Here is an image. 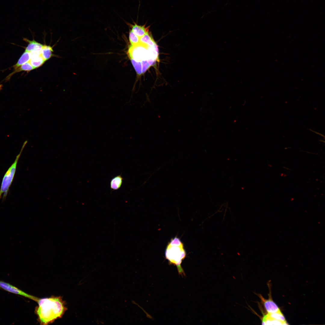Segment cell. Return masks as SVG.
Segmentation results:
<instances>
[{"instance_id": "cell-14", "label": "cell", "mask_w": 325, "mask_h": 325, "mask_svg": "<svg viewBox=\"0 0 325 325\" xmlns=\"http://www.w3.org/2000/svg\"><path fill=\"white\" fill-rule=\"evenodd\" d=\"M45 61L41 54L31 57L29 62L34 69H35L42 66Z\"/></svg>"}, {"instance_id": "cell-9", "label": "cell", "mask_w": 325, "mask_h": 325, "mask_svg": "<svg viewBox=\"0 0 325 325\" xmlns=\"http://www.w3.org/2000/svg\"><path fill=\"white\" fill-rule=\"evenodd\" d=\"M53 47L50 45H43L42 49L41 55L45 61L48 60L53 57L55 56L53 54Z\"/></svg>"}, {"instance_id": "cell-8", "label": "cell", "mask_w": 325, "mask_h": 325, "mask_svg": "<svg viewBox=\"0 0 325 325\" xmlns=\"http://www.w3.org/2000/svg\"><path fill=\"white\" fill-rule=\"evenodd\" d=\"M35 69L31 64L29 62H27L19 67L18 68L14 70V71L9 74L5 78L7 81L9 80L11 76L14 74L21 71H25L28 73Z\"/></svg>"}, {"instance_id": "cell-16", "label": "cell", "mask_w": 325, "mask_h": 325, "mask_svg": "<svg viewBox=\"0 0 325 325\" xmlns=\"http://www.w3.org/2000/svg\"><path fill=\"white\" fill-rule=\"evenodd\" d=\"M267 314L271 318L283 322H286L285 317L281 311L273 313H268Z\"/></svg>"}, {"instance_id": "cell-2", "label": "cell", "mask_w": 325, "mask_h": 325, "mask_svg": "<svg viewBox=\"0 0 325 325\" xmlns=\"http://www.w3.org/2000/svg\"><path fill=\"white\" fill-rule=\"evenodd\" d=\"M165 256L169 265L176 266L179 275L183 277L185 273L181 264L186 256V252L183 243L177 236L172 238L168 243L165 249Z\"/></svg>"}, {"instance_id": "cell-1", "label": "cell", "mask_w": 325, "mask_h": 325, "mask_svg": "<svg viewBox=\"0 0 325 325\" xmlns=\"http://www.w3.org/2000/svg\"><path fill=\"white\" fill-rule=\"evenodd\" d=\"M35 313L40 324L46 325L61 317L67 308L65 302L60 296H52L39 299Z\"/></svg>"}, {"instance_id": "cell-17", "label": "cell", "mask_w": 325, "mask_h": 325, "mask_svg": "<svg viewBox=\"0 0 325 325\" xmlns=\"http://www.w3.org/2000/svg\"><path fill=\"white\" fill-rule=\"evenodd\" d=\"M132 63L138 74L141 75L143 74L142 67L141 61H136L130 58Z\"/></svg>"}, {"instance_id": "cell-5", "label": "cell", "mask_w": 325, "mask_h": 325, "mask_svg": "<svg viewBox=\"0 0 325 325\" xmlns=\"http://www.w3.org/2000/svg\"><path fill=\"white\" fill-rule=\"evenodd\" d=\"M0 288L8 292L22 296L37 302L39 298L29 294L8 283L0 280Z\"/></svg>"}, {"instance_id": "cell-7", "label": "cell", "mask_w": 325, "mask_h": 325, "mask_svg": "<svg viewBox=\"0 0 325 325\" xmlns=\"http://www.w3.org/2000/svg\"><path fill=\"white\" fill-rule=\"evenodd\" d=\"M134 24L128 23L132 28L131 30L139 38L143 36L149 31V26L145 27V24L144 25H139L133 22Z\"/></svg>"}, {"instance_id": "cell-6", "label": "cell", "mask_w": 325, "mask_h": 325, "mask_svg": "<svg viewBox=\"0 0 325 325\" xmlns=\"http://www.w3.org/2000/svg\"><path fill=\"white\" fill-rule=\"evenodd\" d=\"M256 294L260 299L267 313H273L280 311L279 308L273 300L271 294H269V298L268 299H265L261 294Z\"/></svg>"}, {"instance_id": "cell-12", "label": "cell", "mask_w": 325, "mask_h": 325, "mask_svg": "<svg viewBox=\"0 0 325 325\" xmlns=\"http://www.w3.org/2000/svg\"><path fill=\"white\" fill-rule=\"evenodd\" d=\"M30 52L25 51L18 60L17 63L14 65L13 66V67L14 70H15L21 65L28 62L30 60Z\"/></svg>"}, {"instance_id": "cell-15", "label": "cell", "mask_w": 325, "mask_h": 325, "mask_svg": "<svg viewBox=\"0 0 325 325\" xmlns=\"http://www.w3.org/2000/svg\"><path fill=\"white\" fill-rule=\"evenodd\" d=\"M140 42L150 46L156 45L152 36L149 33V31L140 38Z\"/></svg>"}, {"instance_id": "cell-10", "label": "cell", "mask_w": 325, "mask_h": 325, "mask_svg": "<svg viewBox=\"0 0 325 325\" xmlns=\"http://www.w3.org/2000/svg\"><path fill=\"white\" fill-rule=\"evenodd\" d=\"M23 40L28 43L27 46L25 48V51L30 52L35 49L42 48L43 45L36 41L34 39L31 41L27 38H24Z\"/></svg>"}, {"instance_id": "cell-19", "label": "cell", "mask_w": 325, "mask_h": 325, "mask_svg": "<svg viewBox=\"0 0 325 325\" xmlns=\"http://www.w3.org/2000/svg\"><path fill=\"white\" fill-rule=\"evenodd\" d=\"M3 87V85L2 84L0 85V90H2Z\"/></svg>"}, {"instance_id": "cell-18", "label": "cell", "mask_w": 325, "mask_h": 325, "mask_svg": "<svg viewBox=\"0 0 325 325\" xmlns=\"http://www.w3.org/2000/svg\"><path fill=\"white\" fill-rule=\"evenodd\" d=\"M129 38L131 45L137 44L140 42V38L131 30L129 32Z\"/></svg>"}, {"instance_id": "cell-13", "label": "cell", "mask_w": 325, "mask_h": 325, "mask_svg": "<svg viewBox=\"0 0 325 325\" xmlns=\"http://www.w3.org/2000/svg\"><path fill=\"white\" fill-rule=\"evenodd\" d=\"M123 180V178L121 175H118L113 177L111 180L110 182L111 189L113 190H116L119 189L122 184Z\"/></svg>"}, {"instance_id": "cell-4", "label": "cell", "mask_w": 325, "mask_h": 325, "mask_svg": "<svg viewBox=\"0 0 325 325\" xmlns=\"http://www.w3.org/2000/svg\"><path fill=\"white\" fill-rule=\"evenodd\" d=\"M26 141L23 143L20 153L16 156L14 162L8 168L3 177L0 189V199L2 196V201H4L6 197L8 192L13 182L18 161L26 144L27 143Z\"/></svg>"}, {"instance_id": "cell-11", "label": "cell", "mask_w": 325, "mask_h": 325, "mask_svg": "<svg viewBox=\"0 0 325 325\" xmlns=\"http://www.w3.org/2000/svg\"><path fill=\"white\" fill-rule=\"evenodd\" d=\"M262 324L263 325H286V322H283L269 317L267 315L263 314L262 318Z\"/></svg>"}, {"instance_id": "cell-3", "label": "cell", "mask_w": 325, "mask_h": 325, "mask_svg": "<svg viewBox=\"0 0 325 325\" xmlns=\"http://www.w3.org/2000/svg\"><path fill=\"white\" fill-rule=\"evenodd\" d=\"M130 59L138 61L148 60L154 64L158 59V49L157 45L150 46L140 42L131 45L128 50Z\"/></svg>"}]
</instances>
